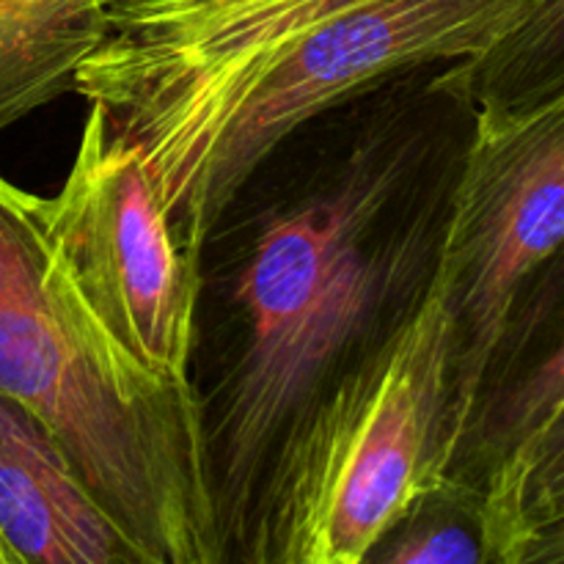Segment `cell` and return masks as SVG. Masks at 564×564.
Instances as JSON below:
<instances>
[{
  "label": "cell",
  "mask_w": 564,
  "mask_h": 564,
  "mask_svg": "<svg viewBox=\"0 0 564 564\" xmlns=\"http://www.w3.org/2000/svg\"><path fill=\"white\" fill-rule=\"evenodd\" d=\"M471 121L433 77L383 99L248 231L231 275L240 345L204 394L226 562L292 422L427 295Z\"/></svg>",
  "instance_id": "obj_1"
},
{
  "label": "cell",
  "mask_w": 564,
  "mask_h": 564,
  "mask_svg": "<svg viewBox=\"0 0 564 564\" xmlns=\"http://www.w3.org/2000/svg\"><path fill=\"white\" fill-rule=\"evenodd\" d=\"M0 391L64 446L143 564H220L204 394L119 350L47 259L42 198L0 176Z\"/></svg>",
  "instance_id": "obj_2"
},
{
  "label": "cell",
  "mask_w": 564,
  "mask_h": 564,
  "mask_svg": "<svg viewBox=\"0 0 564 564\" xmlns=\"http://www.w3.org/2000/svg\"><path fill=\"white\" fill-rule=\"evenodd\" d=\"M455 457V339L433 275L422 303L286 430L235 560L367 562Z\"/></svg>",
  "instance_id": "obj_3"
},
{
  "label": "cell",
  "mask_w": 564,
  "mask_h": 564,
  "mask_svg": "<svg viewBox=\"0 0 564 564\" xmlns=\"http://www.w3.org/2000/svg\"><path fill=\"white\" fill-rule=\"evenodd\" d=\"M534 0H356L286 39L158 191L187 262L295 132L389 80L485 53Z\"/></svg>",
  "instance_id": "obj_4"
},
{
  "label": "cell",
  "mask_w": 564,
  "mask_h": 564,
  "mask_svg": "<svg viewBox=\"0 0 564 564\" xmlns=\"http://www.w3.org/2000/svg\"><path fill=\"white\" fill-rule=\"evenodd\" d=\"M61 284L124 356L174 383L193 380L202 270L187 262L141 149L91 105L69 174L42 198Z\"/></svg>",
  "instance_id": "obj_5"
},
{
  "label": "cell",
  "mask_w": 564,
  "mask_h": 564,
  "mask_svg": "<svg viewBox=\"0 0 564 564\" xmlns=\"http://www.w3.org/2000/svg\"><path fill=\"white\" fill-rule=\"evenodd\" d=\"M562 246L564 97L474 110L435 268L455 339L457 452L512 312Z\"/></svg>",
  "instance_id": "obj_6"
},
{
  "label": "cell",
  "mask_w": 564,
  "mask_h": 564,
  "mask_svg": "<svg viewBox=\"0 0 564 564\" xmlns=\"http://www.w3.org/2000/svg\"><path fill=\"white\" fill-rule=\"evenodd\" d=\"M350 3L356 0H253L191 53L91 105H99L110 124L141 149L160 191L215 116L286 39Z\"/></svg>",
  "instance_id": "obj_7"
},
{
  "label": "cell",
  "mask_w": 564,
  "mask_h": 564,
  "mask_svg": "<svg viewBox=\"0 0 564 564\" xmlns=\"http://www.w3.org/2000/svg\"><path fill=\"white\" fill-rule=\"evenodd\" d=\"M0 534L17 564H143L64 446L3 391Z\"/></svg>",
  "instance_id": "obj_8"
},
{
  "label": "cell",
  "mask_w": 564,
  "mask_h": 564,
  "mask_svg": "<svg viewBox=\"0 0 564 564\" xmlns=\"http://www.w3.org/2000/svg\"><path fill=\"white\" fill-rule=\"evenodd\" d=\"M564 397V246L512 312L449 477L474 490Z\"/></svg>",
  "instance_id": "obj_9"
},
{
  "label": "cell",
  "mask_w": 564,
  "mask_h": 564,
  "mask_svg": "<svg viewBox=\"0 0 564 564\" xmlns=\"http://www.w3.org/2000/svg\"><path fill=\"white\" fill-rule=\"evenodd\" d=\"M108 36L105 0H0V132L75 91Z\"/></svg>",
  "instance_id": "obj_10"
},
{
  "label": "cell",
  "mask_w": 564,
  "mask_h": 564,
  "mask_svg": "<svg viewBox=\"0 0 564 564\" xmlns=\"http://www.w3.org/2000/svg\"><path fill=\"white\" fill-rule=\"evenodd\" d=\"M433 80L474 110H529L562 99L564 0H534L485 53L446 64Z\"/></svg>",
  "instance_id": "obj_11"
},
{
  "label": "cell",
  "mask_w": 564,
  "mask_h": 564,
  "mask_svg": "<svg viewBox=\"0 0 564 564\" xmlns=\"http://www.w3.org/2000/svg\"><path fill=\"white\" fill-rule=\"evenodd\" d=\"M490 564H518L540 529L564 518V397L477 488Z\"/></svg>",
  "instance_id": "obj_12"
},
{
  "label": "cell",
  "mask_w": 564,
  "mask_h": 564,
  "mask_svg": "<svg viewBox=\"0 0 564 564\" xmlns=\"http://www.w3.org/2000/svg\"><path fill=\"white\" fill-rule=\"evenodd\" d=\"M367 562L490 564L477 490L449 477L380 540Z\"/></svg>",
  "instance_id": "obj_13"
},
{
  "label": "cell",
  "mask_w": 564,
  "mask_h": 564,
  "mask_svg": "<svg viewBox=\"0 0 564 564\" xmlns=\"http://www.w3.org/2000/svg\"><path fill=\"white\" fill-rule=\"evenodd\" d=\"M518 564H564V518L529 538Z\"/></svg>",
  "instance_id": "obj_14"
},
{
  "label": "cell",
  "mask_w": 564,
  "mask_h": 564,
  "mask_svg": "<svg viewBox=\"0 0 564 564\" xmlns=\"http://www.w3.org/2000/svg\"><path fill=\"white\" fill-rule=\"evenodd\" d=\"M0 564H17L14 551L9 549V543L3 540V534H0Z\"/></svg>",
  "instance_id": "obj_15"
}]
</instances>
